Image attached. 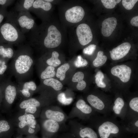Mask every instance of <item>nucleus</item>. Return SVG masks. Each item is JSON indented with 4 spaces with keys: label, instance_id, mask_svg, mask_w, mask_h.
Listing matches in <instances>:
<instances>
[{
    "label": "nucleus",
    "instance_id": "7ed1b4c3",
    "mask_svg": "<svg viewBox=\"0 0 138 138\" xmlns=\"http://www.w3.org/2000/svg\"><path fill=\"white\" fill-rule=\"evenodd\" d=\"M88 122L89 125L97 130L100 138H110L125 131L120 121L111 115L96 114L91 117Z\"/></svg>",
    "mask_w": 138,
    "mask_h": 138
},
{
    "label": "nucleus",
    "instance_id": "0eeeda50",
    "mask_svg": "<svg viewBox=\"0 0 138 138\" xmlns=\"http://www.w3.org/2000/svg\"><path fill=\"white\" fill-rule=\"evenodd\" d=\"M98 114L85 101L81 99L76 102L68 117V119L77 118L82 120L88 121L91 116Z\"/></svg>",
    "mask_w": 138,
    "mask_h": 138
},
{
    "label": "nucleus",
    "instance_id": "dca6fc26",
    "mask_svg": "<svg viewBox=\"0 0 138 138\" xmlns=\"http://www.w3.org/2000/svg\"><path fill=\"white\" fill-rule=\"evenodd\" d=\"M52 8L51 3L45 0L34 1L30 12L42 19L43 21L49 19V14Z\"/></svg>",
    "mask_w": 138,
    "mask_h": 138
},
{
    "label": "nucleus",
    "instance_id": "6ab92c4d",
    "mask_svg": "<svg viewBox=\"0 0 138 138\" xmlns=\"http://www.w3.org/2000/svg\"><path fill=\"white\" fill-rule=\"evenodd\" d=\"M85 14L83 7L79 6H75L66 10L65 14L66 20L72 23H76L82 20Z\"/></svg>",
    "mask_w": 138,
    "mask_h": 138
},
{
    "label": "nucleus",
    "instance_id": "ea45409f",
    "mask_svg": "<svg viewBox=\"0 0 138 138\" xmlns=\"http://www.w3.org/2000/svg\"><path fill=\"white\" fill-rule=\"evenodd\" d=\"M96 46L94 44H91L84 48L83 53L85 54L91 55L93 54L96 48Z\"/></svg>",
    "mask_w": 138,
    "mask_h": 138
},
{
    "label": "nucleus",
    "instance_id": "20e7f679",
    "mask_svg": "<svg viewBox=\"0 0 138 138\" xmlns=\"http://www.w3.org/2000/svg\"><path fill=\"white\" fill-rule=\"evenodd\" d=\"M86 100L97 113L105 116L110 115L113 99L108 95L98 90L87 95Z\"/></svg>",
    "mask_w": 138,
    "mask_h": 138
},
{
    "label": "nucleus",
    "instance_id": "37998d69",
    "mask_svg": "<svg viewBox=\"0 0 138 138\" xmlns=\"http://www.w3.org/2000/svg\"><path fill=\"white\" fill-rule=\"evenodd\" d=\"M86 83L85 81L83 80L78 82L76 87L77 90L82 91L86 87Z\"/></svg>",
    "mask_w": 138,
    "mask_h": 138
},
{
    "label": "nucleus",
    "instance_id": "de8ad7c7",
    "mask_svg": "<svg viewBox=\"0 0 138 138\" xmlns=\"http://www.w3.org/2000/svg\"><path fill=\"white\" fill-rule=\"evenodd\" d=\"M23 138H39L36 135H30L26 136Z\"/></svg>",
    "mask_w": 138,
    "mask_h": 138
},
{
    "label": "nucleus",
    "instance_id": "bb28decb",
    "mask_svg": "<svg viewBox=\"0 0 138 138\" xmlns=\"http://www.w3.org/2000/svg\"><path fill=\"white\" fill-rule=\"evenodd\" d=\"M43 86L50 87L56 91L61 90L63 87V85L59 80L51 78L43 80Z\"/></svg>",
    "mask_w": 138,
    "mask_h": 138
},
{
    "label": "nucleus",
    "instance_id": "2f4dec72",
    "mask_svg": "<svg viewBox=\"0 0 138 138\" xmlns=\"http://www.w3.org/2000/svg\"><path fill=\"white\" fill-rule=\"evenodd\" d=\"M42 108L35 107H30L18 110L20 113L30 114L34 115L36 118L39 117Z\"/></svg>",
    "mask_w": 138,
    "mask_h": 138
},
{
    "label": "nucleus",
    "instance_id": "4468645a",
    "mask_svg": "<svg viewBox=\"0 0 138 138\" xmlns=\"http://www.w3.org/2000/svg\"><path fill=\"white\" fill-rule=\"evenodd\" d=\"M40 123L42 138H53L60 129V124L53 120L40 119Z\"/></svg>",
    "mask_w": 138,
    "mask_h": 138
},
{
    "label": "nucleus",
    "instance_id": "7c9ffc66",
    "mask_svg": "<svg viewBox=\"0 0 138 138\" xmlns=\"http://www.w3.org/2000/svg\"><path fill=\"white\" fill-rule=\"evenodd\" d=\"M103 52L102 51H99L98 52L96 58L93 62V65L95 67H98L103 65L107 60V57L103 55Z\"/></svg>",
    "mask_w": 138,
    "mask_h": 138
},
{
    "label": "nucleus",
    "instance_id": "423d86ee",
    "mask_svg": "<svg viewBox=\"0 0 138 138\" xmlns=\"http://www.w3.org/2000/svg\"><path fill=\"white\" fill-rule=\"evenodd\" d=\"M0 28V32L4 40L12 45H19L25 37L19 29L12 22L8 20Z\"/></svg>",
    "mask_w": 138,
    "mask_h": 138
},
{
    "label": "nucleus",
    "instance_id": "3c124183",
    "mask_svg": "<svg viewBox=\"0 0 138 138\" xmlns=\"http://www.w3.org/2000/svg\"><path fill=\"white\" fill-rule=\"evenodd\" d=\"M46 1L51 3L54 1L53 0H45Z\"/></svg>",
    "mask_w": 138,
    "mask_h": 138
},
{
    "label": "nucleus",
    "instance_id": "c756f323",
    "mask_svg": "<svg viewBox=\"0 0 138 138\" xmlns=\"http://www.w3.org/2000/svg\"><path fill=\"white\" fill-rule=\"evenodd\" d=\"M54 67L48 66L41 72L40 75V78L42 80L52 78L56 73Z\"/></svg>",
    "mask_w": 138,
    "mask_h": 138
},
{
    "label": "nucleus",
    "instance_id": "39448f33",
    "mask_svg": "<svg viewBox=\"0 0 138 138\" xmlns=\"http://www.w3.org/2000/svg\"><path fill=\"white\" fill-rule=\"evenodd\" d=\"M7 15V19L13 22L24 34L36 26L35 19L29 12H18L13 8Z\"/></svg>",
    "mask_w": 138,
    "mask_h": 138
},
{
    "label": "nucleus",
    "instance_id": "f8f14e48",
    "mask_svg": "<svg viewBox=\"0 0 138 138\" xmlns=\"http://www.w3.org/2000/svg\"><path fill=\"white\" fill-rule=\"evenodd\" d=\"M3 94L6 108L9 111L11 110L13 105L18 98L17 84L12 82L9 77L7 79Z\"/></svg>",
    "mask_w": 138,
    "mask_h": 138
},
{
    "label": "nucleus",
    "instance_id": "a18cd8bd",
    "mask_svg": "<svg viewBox=\"0 0 138 138\" xmlns=\"http://www.w3.org/2000/svg\"><path fill=\"white\" fill-rule=\"evenodd\" d=\"M15 1V0H0V5H5L6 4L7 5H11Z\"/></svg>",
    "mask_w": 138,
    "mask_h": 138
},
{
    "label": "nucleus",
    "instance_id": "09e8293b",
    "mask_svg": "<svg viewBox=\"0 0 138 138\" xmlns=\"http://www.w3.org/2000/svg\"><path fill=\"white\" fill-rule=\"evenodd\" d=\"M4 18V15L3 14L0 13V24L2 22Z\"/></svg>",
    "mask_w": 138,
    "mask_h": 138
},
{
    "label": "nucleus",
    "instance_id": "8fccbe9b",
    "mask_svg": "<svg viewBox=\"0 0 138 138\" xmlns=\"http://www.w3.org/2000/svg\"><path fill=\"white\" fill-rule=\"evenodd\" d=\"M14 138H23V135L17 133V134Z\"/></svg>",
    "mask_w": 138,
    "mask_h": 138
},
{
    "label": "nucleus",
    "instance_id": "393cba45",
    "mask_svg": "<svg viewBox=\"0 0 138 138\" xmlns=\"http://www.w3.org/2000/svg\"><path fill=\"white\" fill-rule=\"evenodd\" d=\"M13 45L9 43L5 45H0V57L7 61L12 59L16 52Z\"/></svg>",
    "mask_w": 138,
    "mask_h": 138
},
{
    "label": "nucleus",
    "instance_id": "f3484780",
    "mask_svg": "<svg viewBox=\"0 0 138 138\" xmlns=\"http://www.w3.org/2000/svg\"><path fill=\"white\" fill-rule=\"evenodd\" d=\"M18 98L19 100L32 97L37 91V88L35 83L32 80L17 82Z\"/></svg>",
    "mask_w": 138,
    "mask_h": 138
},
{
    "label": "nucleus",
    "instance_id": "a878e982",
    "mask_svg": "<svg viewBox=\"0 0 138 138\" xmlns=\"http://www.w3.org/2000/svg\"><path fill=\"white\" fill-rule=\"evenodd\" d=\"M34 0H21L17 1L14 8L18 12L28 11L30 12Z\"/></svg>",
    "mask_w": 138,
    "mask_h": 138
},
{
    "label": "nucleus",
    "instance_id": "c03bdc74",
    "mask_svg": "<svg viewBox=\"0 0 138 138\" xmlns=\"http://www.w3.org/2000/svg\"><path fill=\"white\" fill-rule=\"evenodd\" d=\"M131 24L133 26L135 27L138 26V16H136L133 17L130 21Z\"/></svg>",
    "mask_w": 138,
    "mask_h": 138
},
{
    "label": "nucleus",
    "instance_id": "cd10ccee",
    "mask_svg": "<svg viewBox=\"0 0 138 138\" xmlns=\"http://www.w3.org/2000/svg\"><path fill=\"white\" fill-rule=\"evenodd\" d=\"M33 114L27 113H20L17 112L11 117L10 121L14 125L19 122L32 119H36Z\"/></svg>",
    "mask_w": 138,
    "mask_h": 138
},
{
    "label": "nucleus",
    "instance_id": "e433bc0d",
    "mask_svg": "<svg viewBox=\"0 0 138 138\" xmlns=\"http://www.w3.org/2000/svg\"><path fill=\"white\" fill-rule=\"evenodd\" d=\"M138 1L137 0H123L122 1V4L126 9L130 10L133 8Z\"/></svg>",
    "mask_w": 138,
    "mask_h": 138
},
{
    "label": "nucleus",
    "instance_id": "9b49d317",
    "mask_svg": "<svg viewBox=\"0 0 138 138\" xmlns=\"http://www.w3.org/2000/svg\"><path fill=\"white\" fill-rule=\"evenodd\" d=\"M17 133L26 136L36 135L40 130V125L35 119L20 121L14 125Z\"/></svg>",
    "mask_w": 138,
    "mask_h": 138
},
{
    "label": "nucleus",
    "instance_id": "f03ea898",
    "mask_svg": "<svg viewBox=\"0 0 138 138\" xmlns=\"http://www.w3.org/2000/svg\"><path fill=\"white\" fill-rule=\"evenodd\" d=\"M34 63L31 47L28 44H20L8 66V71L17 82L26 81L32 77Z\"/></svg>",
    "mask_w": 138,
    "mask_h": 138
},
{
    "label": "nucleus",
    "instance_id": "49530a36",
    "mask_svg": "<svg viewBox=\"0 0 138 138\" xmlns=\"http://www.w3.org/2000/svg\"><path fill=\"white\" fill-rule=\"evenodd\" d=\"M7 80V79L0 85V99L1 98V97L2 96V95L3 94L4 88L6 84Z\"/></svg>",
    "mask_w": 138,
    "mask_h": 138
},
{
    "label": "nucleus",
    "instance_id": "4be33fe9",
    "mask_svg": "<svg viewBox=\"0 0 138 138\" xmlns=\"http://www.w3.org/2000/svg\"><path fill=\"white\" fill-rule=\"evenodd\" d=\"M125 131L137 132L138 129V116L126 114L124 119L120 121Z\"/></svg>",
    "mask_w": 138,
    "mask_h": 138
},
{
    "label": "nucleus",
    "instance_id": "5701e85b",
    "mask_svg": "<svg viewBox=\"0 0 138 138\" xmlns=\"http://www.w3.org/2000/svg\"><path fill=\"white\" fill-rule=\"evenodd\" d=\"M117 23V19L114 17H109L104 20L102 24V34L105 37L110 36L115 29Z\"/></svg>",
    "mask_w": 138,
    "mask_h": 138
},
{
    "label": "nucleus",
    "instance_id": "ddd939ff",
    "mask_svg": "<svg viewBox=\"0 0 138 138\" xmlns=\"http://www.w3.org/2000/svg\"><path fill=\"white\" fill-rule=\"evenodd\" d=\"M110 71L113 77L118 79L123 84L128 83L131 79L132 70L131 67L127 65H115L111 68Z\"/></svg>",
    "mask_w": 138,
    "mask_h": 138
},
{
    "label": "nucleus",
    "instance_id": "9d476101",
    "mask_svg": "<svg viewBox=\"0 0 138 138\" xmlns=\"http://www.w3.org/2000/svg\"><path fill=\"white\" fill-rule=\"evenodd\" d=\"M114 92L115 95L111 106L110 115L116 118H119L122 120L127 112V105L122 92L117 91Z\"/></svg>",
    "mask_w": 138,
    "mask_h": 138
},
{
    "label": "nucleus",
    "instance_id": "f257e3e1",
    "mask_svg": "<svg viewBox=\"0 0 138 138\" xmlns=\"http://www.w3.org/2000/svg\"><path fill=\"white\" fill-rule=\"evenodd\" d=\"M30 32L28 44L34 48H53L58 46L62 41L61 32L49 19Z\"/></svg>",
    "mask_w": 138,
    "mask_h": 138
},
{
    "label": "nucleus",
    "instance_id": "72a5a7b5",
    "mask_svg": "<svg viewBox=\"0 0 138 138\" xmlns=\"http://www.w3.org/2000/svg\"><path fill=\"white\" fill-rule=\"evenodd\" d=\"M95 77V82L98 87L104 89L107 88L106 84L103 81L104 78V75L101 71L97 72Z\"/></svg>",
    "mask_w": 138,
    "mask_h": 138
},
{
    "label": "nucleus",
    "instance_id": "79ce46f5",
    "mask_svg": "<svg viewBox=\"0 0 138 138\" xmlns=\"http://www.w3.org/2000/svg\"><path fill=\"white\" fill-rule=\"evenodd\" d=\"M53 138H75L74 136L69 132L63 133L57 135Z\"/></svg>",
    "mask_w": 138,
    "mask_h": 138
},
{
    "label": "nucleus",
    "instance_id": "c85d7f7f",
    "mask_svg": "<svg viewBox=\"0 0 138 138\" xmlns=\"http://www.w3.org/2000/svg\"><path fill=\"white\" fill-rule=\"evenodd\" d=\"M59 54L56 51H53L51 53L50 57L46 59L45 63L49 65L54 67H57L61 63V62L59 59Z\"/></svg>",
    "mask_w": 138,
    "mask_h": 138
},
{
    "label": "nucleus",
    "instance_id": "aec40b11",
    "mask_svg": "<svg viewBox=\"0 0 138 138\" xmlns=\"http://www.w3.org/2000/svg\"><path fill=\"white\" fill-rule=\"evenodd\" d=\"M122 94L125 97L127 106L126 114L138 116V97L137 94L130 93L128 91L123 92Z\"/></svg>",
    "mask_w": 138,
    "mask_h": 138
},
{
    "label": "nucleus",
    "instance_id": "4c0bfd02",
    "mask_svg": "<svg viewBox=\"0 0 138 138\" xmlns=\"http://www.w3.org/2000/svg\"><path fill=\"white\" fill-rule=\"evenodd\" d=\"M74 64L76 67H79L86 66L88 63L86 59H83L81 56L79 55L75 61Z\"/></svg>",
    "mask_w": 138,
    "mask_h": 138
},
{
    "label": "nucleus",
    "instance_id": "a211bd4d",
    "mask_svg": "<svg viewBox=\"0 0 138 138\" xmlns=\"http://www.w3.org/2000/svg\"><path fill=\"white\" fill-rule=\"evenodd\" d=\"M76 34L79 43L85 45L90 42L93 38V35L89 26L85 23L81 24L77 27Z\"/></svg>",
    "mask_w": 138,
    "mask_h": 138
},
{
    "label": "nucleus",
    "instance_id": "2eb2a0df",
    "mask_svg": "<svg viewBox=\"0 0 138 138\" xmlns=\"http://www.w3.org/2000/svg\"><path fill=\"white\" fill-rule=\"evenodd\" d=\"M51 100L41 95L39 98L32 97L19 100L17 104L16 108L18 111L30 107L42 109L45 106L51 105Z\"/></svg>",
    "mask_w": 138,
    "mask_h": 138
},
{
    "label": "nucleus",
    "instance_id": "6e6552de",
    "mask_svg": "<svg viewBox=\"0 0 138 138\" xmlns=\"http://www.w3.org/2000/svg\"><path fill=\"white\" fill-rule=\"evenodd\" d=\"M68 124L70 132L75 138H98L97 133L89 125H83L75 119L70 120Z\"/></svg>",
    "mask_w": 138,
    "mask_h": 138
},
{
    "label": "nucleus",
    "instance_id": "412c9836",
    "mask_svg": "<svg viewBox=\"0 0 138 138\" xmlns=\"http://www.w3.org/2000/svg\"><path fill=\"white\" fill-rule=\"evenodd\" d=\"M131 47V45L128 42L122 43L109 51L111 59L114 61L123 59L129 53Z\"/></svg>",
    "mask_w": 138,
    "mask_h": 138
},
{
    "label": "nucleus",
    "instance_id": "473e14b6",
    "mask_svg": "<svg viewBox=\"0 0 138 138\" xmlns=\"http://www.w3.org/2000/svg\"><path fill=\"white\" fill-rule=\"evenodd\" d=\"M70 66L68 63H65L59 67L56 74V77L61 80H64L65 77V73L69 69Z\"/></svg>",
    "mask_w": 138,
    "mask_h": 138
},
{
    "label": "nucleus",
    "instance_id": "c9c22d12",
    "mask_svg": "<svg viewBox=\"0 0 138 138\" xmlns=\"http://www.w3.org/2000/svg\"><path fill=\"white\" fill-rule=\"evenodd\" d=\"M57 99L59 102L64 105L69 104L73 100V98L72 97L66 98L65 94L63 93H60L58 95Z\"/></svg>",
    "mask_w": 138,
    "mask_h": 138
},
{
    "label": "nucleus",
    "instance_id": "a19ab883",
    "mask_svg": "<svg viewBox=\"0 0 138 138\" xmlns=\"http://www.w3.org/2000/svg\"><path fill=\"white\" fill-rule=\"evenodd\" d=\"M84 74L83 72L78 71L75 74L72 79V81L74 82H78L83 80Z\"/></svg>",
    "mask_w": 138,
    "mask_h": 138
},
{
    "label": "nucleus",
    "instance_id": "b1692460",
    "mask_svg": "<svg viewBox=\"0 0 138 138\" xmlns=\"http://www.w3.org/2000/svg\"><path fill=\"white\" fill-rule=\"evenodd\" d=\"M15 129L14 124L10 120H0V134H4L8 138H12Z\"/></svg>",
    "mask_w": 138,
    "mask_h": 138
},
{
    "label": "nucleus",
    "instance_id": "1a4fd4ad",
    "mask_svg": "<svg viewBox=\"0 0 138 138\" xmlns=\"http://www.w3.org/2000/svg\"><path fill=\"white\" fill-rule=\"evenodd\" d=\"M39 117L40 119L54 120L60 124L64 123L68 119V116L60 107L51 105L42 108Z\"/></svg>",
    "mask_w": 138,
    "mask_h": 138
},
{
    "label": "nucleus",
    "instance_id": "58836bf2",
    "mask_svg": "<svg viewBox=\"0 0 138 138\" xmlns=\"http://www.w3.org/2000/svg\"><path fill=\"white\" fill-rule=\"evenodd\" d=\"M7 61L0 57V76L3 75L7 70H8V67Z\"/></svg>",
    "mask_w": 138,
    "mask_h": 138
},
{
    "label": "nucleus",
    "instance_id": "f704fd0d",
    "mask_svg": "<svg viewBox=\"0 0 138 138\" xmlns=\"http://www.w3.org/2000/svg\"><path fill=\"white\" fill-rule=\"evenodd\" d=\"M103 6L107 9L114 8L117 4L120 3V0H101V1Z\"/></svg>",
    "mask_w": 138,
    "mask_h": 138
}]
</instances>
